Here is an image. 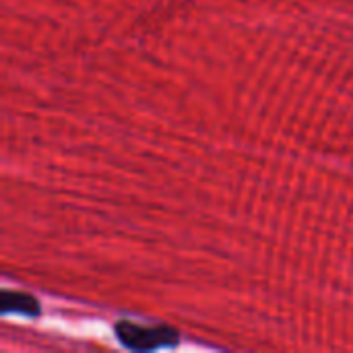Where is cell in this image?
Wrapping results in <instances>:
<instances>
[{
  "instance_id": "obj_1",
  "label": "cell",
  "mask_w": 353,
  "mask_h": 353,
  "mask_svg": "<svg viewBox=\"0 0 353 353\" xmlns=\"http://www.w3.org/2000/svg\"><path fill=\"white\" fill-rule=\"evenodd\" d=\"M116 337L126 350L132 352H155L163 347H174L180 341L178 331H174L172 327H147L130 321H120L116 325Z\"/></svg>"
},
{
  "instance_id": "obj_2",
  "label": "cell",
  "mask_w": 353,
  "mask_h": 353,
  "mask_svg": "<svg viewBox=\"0 0 353 353\" xmlns=\"http://www.w3.org/2000/svg\"><path fill=\"white\" fill-rule=\"evenodd\" d=\"M0 304H2V314H17L25 319L39 316V302L33 296L23 294V292L4 290L0 296Z\"/></svg>"
}]
</instances>
